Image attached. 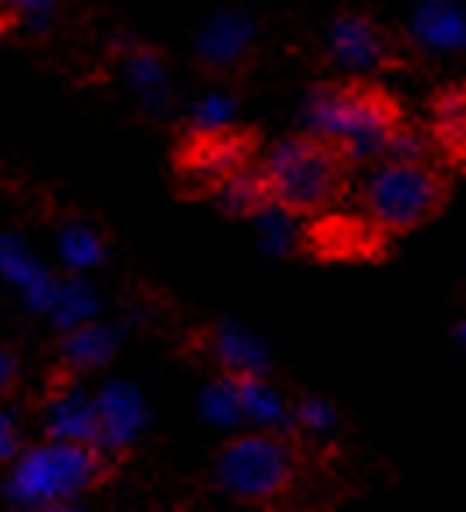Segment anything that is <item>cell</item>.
Masks as SVG:
<instances>
[{
	"mask_svg": "<svg viewBox=\"0 0 466 512\" xmlns=\"http://www.w3.org/2000/svg\"><path fill=\"white\" fill-rule=\"evenodd\" d=\"M262 149V131L244 124H195L177 138L170 152L177 191L191 198H212L219 184L251 166Z\"/></svg>",
	"mask_w": 466,
	"mask_h": 512,
	"instance_id": "obj_6",
	"label": "cell"
},
{
	"mask_svg": "<svg viewBox=\"0 0 466 512\" xmlns=\"http://www.w3.org/2000/svg\"><path fill=\"white\" fill-rule=\"evenodd\" d=\"M18 389H22V361L8 343H0V403H8Z\"/></svg>",
	"mask_w": 466,
	"mask_h": 512,
	"instance_id": "obj_12",
	"label": "cell"
},
{
	"mask_svg": "<svg viewBox=\"0 0 466 512\" xmlns=\"http://www.w3.org/2000/svg\"><path fill=\"white\" fill-rule=\"evenodd\" d=\"M258 166L269 181L272 209L294 219H311L343 205L357 170L346 145L318 128L283 138L276 149L258 156Z\"/></svg>",
	"mask_w": 466,
	"mask_h": 512,
	"instance_id": "obj_1",
	"label": "cell"
},
{
	"mask_svg": "<svg viewBox=\"0 0 466 512\" xmlns=\"http://www.w3.org/2000/svg\"><path fill=\"white\" fill-rule=\"evenodd\" d=\"M459 336H463V343H466V322H463V325H459Z\"/></svg>",
	"mask_w": 466,
	"mask_h": 512,
	"instance_id": "obj_14",
	"label": "cell"
},
{
	"mask_svg": "<svg viewBox=\"0 0 466 512\" xmlns=\"http://www.w3.org/2000/svg\"><path fill=\"white\" fill-rule=\"evenodd\" d=\"M414 39L428 50H466V8L459 0H428L414 18Z\"/></svg>",
	"mask_w": 466,
	"mask_h": 512,
	"instance_id": "obj_10",
	"label": "cell"
},
{
	"mask_svg": "<svg viewBox=\"0 0 466 512\" xmlns=\"http://www.w3.org/2000/svg\"><path fill=\"white\" fill-rule=\"evenodd\" d=\"M389 234L364 212H318L304 219L301 248L318 262H378L385 255Z\"/></svg>",
	"mask_w": 466,
	"mask_h": 512,
	"instance_id": "obj_8",
	"label": "cell"
},
{
	"mask_svg": "<svg viewBox=\"0 0 466 512\" xmlns=\"http://www.w3.org/2000/svg\"><path fill=\"white\" fill-rule=\"evenodd\" d=\"M18 452H22V435H18V424L4 414V403H0V463H15Z\"/></svg>",
	"mask_w": 466,
	"mask_h": 512,
	"instance_id": "obj_13",
	"label": "cell"
},
{
	"mask_svg": "<svg viewBox=\"0 0 466 512\" xmlns=\"http://www.w3.org/2000/svg\"><path fill=\"white\" fill-rule=\"evenodd\" d=\"M329 57L343 75H385L406 64L396 32L364 11H339L332 18Z\"/></svg>",
	"mask_w": 466,
	"mask_h": 512,
	"instance_id": "obj_7",
	"label": "cell"
},
{
	"mask_svg": "<svg viewBox=\"0 0 466 512\" xmlns=\"http://www.w3.org/2000/svg\"><path fill=\"white\" fill-rule=\"evenodd\" d=\"M212 474L223 495L233 502L272 509L301 488L304 445L283 428H255L230 438L216 452Z\"/></svg>",
	"mask_w": 466,
	"mask_h": 512,
	"instance_id": "obj_3",
	"label": "cell"
},
{
	"mask_svg": "<svg viewBox=\"0 0 466 512\" xmlns=\"http://www.w3.org/2000/svg\"><path fill=\"white\" fill-rule=\"evenodd\" d=\"M431 138L459 170H466V85H449L431 99Z\"/></svg>",
	"mask_w": 466,
	"mask_h": 512,
	"instance_id": "obj_9",
	"label": "cell"
},
{
	"mask_svg": "<svg viewBox=\"0 0 466 512\" xmlns=\"http://www.w3.org/2000/svg\"><path fill=\"white\" fill-rule=\"evenodd\" d=\"M212 202H216L226 216H237V219H255V216L272 212L269 181H265L258 159L251 166H244L241 174H233L230 181L219 184V191L212 195Z\"/></svg>",
	"mask_w": 466,
	"mask_h": 512,
	"instance_id": "obj_11",
	"label": "cell"
},
{
	"mask_svg": "<svg viewBox=\"0 0 466 512\" xmlns=\"http://www.w3.org/2000/svg\"><path fill=\"white\" fill-rule=\"evenodd\" d=\"M449 202V177L431 156H385L371 163L357 205L389 237H403L431 223Z\"/></svg>",
	"mask_w": 466,
	"mask_h": 512,
	"instance_id": "obj_5",
	"label": "cell"
},
{
	"mask_svg": "<svg viewBox=\"0 0 466 512\" xmlns=\"http://www.w3.org/2000/svg\"><path fill=\"white\" fill-rule=\"evenodd\" d=\"M113 477L110 449L96 438L50 435L18 452L11 470V498L22 505H64L99 491Z\"/></svg>",
	"mask_w": 466,
	"mask_h": 512,
	"instance_id": "obj_4",
	"label": "cell"
},
{
	"mask_svg": "<svg viewBox=\"0 0 466 512\" xmlns=\"http://www.w3.org/2000/svg\"><path fill=\"white\" fill-rule=\"evenodd\" d=\"M308 113L311 128L343 142L357 166H371L389 156L410 124L403 103L371 75H339L332 82H318L311 89Z\"/></svg>",
	"mask_w": 466,
	"mask_h": 512,
	"instance_id": "obj_2",
	"label": "cell"
}]
</instances>
